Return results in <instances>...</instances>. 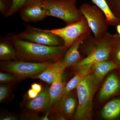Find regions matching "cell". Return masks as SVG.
<instances>
[{"mask_svg":"<svg viewBox=\"0 0 120 120\" xmlns=\"http://www.w3.org/2000/svg\"><path fill=\"white\" fill-rule=\"evenodd\" d=\"M7 36L16 50V60H20L54 63L60 61L68 49L64 45L50 46L24 41L13 34Z\"/></svg>","mask_w":120,"mask_h":120,"instance_id":"1","label":"cell"},{"mask_svg":"<svg viewBox=\"0 0 120 120\" xmlns=\"http://www.w3.org/2000/svg\"><path fill=\"white\" fill-rule=\"evenodd\" d=\"M99 83L93 74L90 73L76 87L79 104L75 114V120L92 119L93 98Z\"/></svg>","mask_w":120,"mask_h":120,"instance_id":"2","label":"cell"},{"mask_svg":"<svg viewBox=\"0 0 120 120\" xmlns=\"http://www.w3.org/2000/svg\"><path fill=\"white\" fill-rule=\"evenodd\" d=\"M47 16L58 18L67 25L79 21L83 16L76 0H44Z\"/></svg>","mask_w":120,"mask_h":120,"instance_id":"3","label":"cell"},{"mask_svg":"<svg viewBox=\"0 0 120 120\" xmlns=\"http://www.w3.org/2000/svg\"><path fill=\"white\" fill-rule=\"evenodd\" d=\"M113 35L109 32L99 39H95L94 45L86 57L75 65L76 69L92 67L93 65L109 60L112 52Z\"/></svg>","mask_w":120,"mask_h":120,"instance_id":"4","label":"cell"},{"mask_svg":"<svg viewBox=\"0 0 120 120\" xmlns=\"http://www.w3.org/2000/svg\"><path fill=\"white\" fill-rule=\"evenodd\" d=\"M52 63L31 62L15 60L5 61L1 64L2 70L12 73L19 79L31 78L45 70Z\"/></svg>","mask_w":120,"mask_h":120,"instance_id":"5","label":"cell"},{"mask_svg":"<svg viewBox=\"0 0 120 120\" xmlns=\"http://www.w3.org/2000/svg\"><path fill=\"white\" fill-rule=\"evenodd\" d=\"M79 9L86 20L95 38L100 39L109 32V25L105 13L97 5L84 3L80 6Z\"/></svg>","mask_w":120,"mask_h":120,"instance_id":"6","label":"cell"},{"mask_svg":"<svg viewBox=\"0 0 120 120\" xmlns=\"http://www.w3.org/2000/svg\"><path fill=\"white\" fill-rule=\"evenodd\" d=\"M15 34L18 38L33 43L50 46L64 45L63 40L58 35L31 26H27L23 31Z\"/></svg>","mask_w":120,"mask_h":120,"instance_id":"7","label":"cell"},{"mask_svg":"<svg viewBox=\"0 0 120 120\" xmlns=\"http://www.w3.org/2000/svg\"><path fill=\"white\" fill-rule=\"evenodd\" d=\"M90 30L86 20L83 16L79 21L63 28L45 30L58 35L63 40L65 46L69 48L80 35Z\"/></svg>","mask_w":120,"mask_h":120,"instance_id":"8","label":"cell"},{"mask_svg":"<svg viewBox=\"0 0 120 120\" xmlns=\"http://www.w3.org/2000/svg\"><path fill=\"white\" fill-rule=\"evenodd\" d=\"M19 12L25 22H35L47 16L44 0H28Z\"/></svg>","mask_w":120,"mask_h":120,"instance_id":"9","label":"cell"},{"mask_svg":"<svg viewBox=\"0 0 120 120\" xmlns=\"http://www.w3.org/2000/svg\"><path fill=\"white\" fill-rule=\"evenodd\" d=\"M91 32V30H90L84 33L69 48L64 58L61 61L62 66L65 69L75 66L80 61L81 56L79 51V47L84 40L90 36Z\"/></svg>","mask_w":120,"mask_h":120,"instance_id":"10","label":"cell"},{"mask_svg":"<svg viewBox=\"0 0 120 120\" xmlns=\"http://www.w3.org/2000/svg\"><path fill=\"white\" fill-rule=\"evenodd\" d=\"M120 81L115 74H111L107 77L99 92L98 100L102 102L107 100L119 91Z\"/></svg>","mask_w":120,"mask_h":120,"instance_id":"11","label":"cell"},{"mask_svg":"<svg viewBox=\"0 0 120 120\" xmlns=\"http://www.w3.org/2000/svg\"><path fill=\"white\" fill-rule=\"evenodd\" d=\"M51 106L49 89L47 88L42 90L37 97L29 101L27 108L32 112H40L48 109Z\"/></svg>","mask_w":120,"mask_h":120,"instance_id":"12","label":"cell"},{"mask_svg":"<svg viewBox=\"0 0 120 120\" xmlns=\"http://www.w3.org/2000/svg\"><path fill=\"white\" fill-rule=\"evenodd\" d=\"M92 68V74L100 83L107 73L112 70L120 68V66L113 61L109 60L94 64Z\"/></svg>","mask_w":120,"mask_h":120,"instance_id":"13","label":"cell"},{"mask_svg":"<svg viewBox=\"0 0 120 120\" xmlns=\"http://www.w3.org/2000/svg\"><path fill=\"white\" fill-rule=\"evenodd\" d=\"M64 71H61L57 75L49 89L51 105L56 104L62 98L65 87L62 79Z\"/></svg>","mask_w":120,"mask_h":120,"instance_id":"14","label":"cell"},{"mask_svg":"<svg viewBox=\"0 0 120 120\" xmlns=\"http://www.w3.org/2000/svg\"><path fill=\"white\" fill-rule=\"evenodd\" d=\"M0 39V60L4 61L16 60V50L7 35L1 37Z\"/></svg>","mask_w":120,"mask_h":120,"instance_id":"15","label":"cell"},{"mask_svg":"<svg viewBox=\"0 0 120 120\" xmlns=\"http://www.w3.org/2000/svg\"><path fill=\"white\" fill-rule=\"evenodd\" d=\"M65 69L62 66L60 61L52 63L45 70L37 75L31 77L42 80L47 83L52 84L56 75L60 72L64 71Z\"/></svg>","mask_w":120,"mask_h":120,"instance_id":"16","label":"cell"},{"mask_svg":"<svg viewBox=\"0 0 120 120\" xmlns=\"http://www.w3.org/2000/svg\"><path fill=\"white\" fill-rule=\"evenodd\" d=\"M92 67H86L78 69V71L65 86L61 99L62 101L70 93L71 91L76 88L79 84L86 76L90 73Z\"/></svg>","mask_w":120,"mask_h":120,"instance_id":"17","label":"cell"},{"mask_svg":"<svg viewBox=\"0 0 120 120\" xmlns=\"http://www.w3.org/2000/svg\"><path fill=\"white\" fill-rule=\"evenodd\" d=\"M120 115V98L113 99L107 102L101 112L102 116L105 120H113Z\"/></svg>","mask_w":120,"mask_h":120,"instance_id":"18","label":"cell"},{"mask_svg":"<svg viewBox=\"0 0 120 120\" xmlns=\"http://www.w3.org/2000/svg\"><path fill=\"white\" fill-rule=\"evenodd\" d=\"M95 5L101 9L105 13L107 24L109 26H116L120 24V20L116 17L107 4L106 0H91Z\"/></svg>","mask_w":120,"mask_h":120,"instance_id":"19","label":"cell"},{"mask_svg":"<svg viewBox=\"0 0 120 120\" xmlns=\"http://www.w3.org/2000/svg\"><path fill=\"white\" fill-rule=\"evenodd\" d=\"M62 112L67 117H71L73 114L75 109L76 106L75 99L73 97L68 95L62 101Z\"/></svg>","mask_w":120,"mask_h":120,"instance_id":"20","label":"cell"},{"mask_svg":"<svg viewBox=\"0 0 120 120\" xmlns=\"http://www.w3.org/2000/svg\"><path fill=\"white\" fill-rule=\"evenodd\" d=\"M111 56L112 60L120 66V35L118 34L113 35Z\"/></svg>","mask_w":120,"mask_h":120,"instance_id":"21","label":"cell"},{"mask_svg":"<svg viewBox=\"0 0 120 120\" xmlns=\"http://www.w3.org/2000/svg\"><path fill=\"white\" fill-rule=\"evenodd\" d=\"M11 8L5 17L11 16L20 9L26 4L28 0H11Z\"/></svg>","mask_w":120,"mask_h":120,"instance_id":"22","label":"cell"},{"mask_svg":"<svg viewBox=\"0 0 120 120\" xmlns=\"http://www.w3.org/2000/svg\"><path fill=\"white\" fill-rule=\"evenodd\" d=\"M113 15L120 20V0H106Z\"/></svg>","mask_w":120,"mask_h":120,"instance_id":"23","label":"cell"},{"mask_svg":"<svg viewBox=\"0 0 120 120\" xmlns=\"http://www.w3.org/2000/svg\"><path fill=\"white\" fill-rule=\"evenodd\" d=\"M12 73L8 72L0 73V82L1 83L15 82L19 80Z\"/></svg>","mask_w":120,"mask_h":120,"instance_id":"24","label":"cell"},{"mask_svg":"<svg viewBox=\"0 0 120 120\" xmlns=\"http://www.w3.org/2000/svg\"><path fill=\"white\" fill-rule=\"evenodd\" d=\"M11 0H0V12L4 17L11 8Z\"/></svg>","mask_w":120,"mask_h":120,"instance_id":"25","label":"cell"},{"mask_svg":"<svg viewBox=\"0 0 120 120\" xmlns=\"http://www.w3.org/2000/svg\"><path fill=\"white\" fill-rule=\"evenodd\" d=\"M9 88L5 85H1L0 86V102L1 103L4 101L8 95Z\"/></svg>","mask_w":120,"mask_h":120,"instance_id":"26","label":"cell"},{"mask_svg":"<svg viewBox=\"0 0 120 120\" xmlns=\"http://www.w3.org/2000/svg\"><path fill=\"white\" fill-rule=\"evenodd\" d=\"M31 88L39 94L42 90V86L41 84L37 83H34L31 85Z\"/></svg>","mask_w":120,"mask_h":120,"instance_id":"27","label":"cell"},{"mask_svg":"<svg viewBox=\"0 0 120 120\" xmlns=\"http://www.w3.org/2000/svg\"><path fill=\"white\" fill-rule=\"evenodd\" d=\"M38 94V92L32 88H31L30 90H28V98L31 99L37 97Z\"/></svg>","mask_w":120,"mask_h":120,"instance_id":"28","label":"cell"},{"mask_svg":"<svg viewBox=\"0 0 120 120\" xmlns=\"http://www.w3.org/2000/svg\"><path fill=\"white\" fill-rule=\"evenodd\" d=\"M18 118L17 117L13 116H4L1 118V120H17Z\"/></svg>","mask_w":120,"mask_h":120,"instance_id":"29","label":"cell"},{"mask_svg":"<svg viewBox=\"0 0 120 120\" xmlns=\"http://www.w3.org/2000/svg\"><path fill=\"white\" fill-rule=\"evenodd\" d=\"M49 112H47V113L46 114V115H45L43 117H42V118H41V120H49V118H48V116H49Z\"/></svg>","mask_w":120,"mask_h":120,"instance_id":"30","label":"cell"},{"mask_svg":"<svg viewBox=\"0 0 120 120\" xmlns=\"http://www.w3.org/2000/svg\"><path fill=\"white\" fill-rule=\"evenodd\" d=\"M116 27L117 31L118 33V34L120 35V24H118L116 26Z\"/></svg>","mask_w":120,"mask_h":120,"instance_id":"31","label":"cell"},{"mask_svg":"<svg viewBox=\"0 0 120 120\" xmlns=\"http://www.w3.org/2000/svg\"></svg>","mask_w":120,"mask_h":120,"instance_id":"32","label":"cell"}]
</instances>
